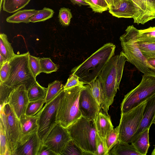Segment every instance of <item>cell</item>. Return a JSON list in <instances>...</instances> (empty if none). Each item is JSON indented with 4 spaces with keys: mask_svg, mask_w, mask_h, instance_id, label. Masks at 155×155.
Instances as JSON below:
<instances>
[{
    "mask_svg": "<svg viewBox=\"0 0 155 155\" xmlns=\"http://www.w3.org/2000/svg\"><path fill=\"white\" fill-rule=\"evenodd\" d=\"M29 52L15 54L9 60L10 69L9 76L4 82H0V105L7 103L12 91L18 86L23 85L27 90L36 81L30 68Z\"/></svg>",
    "mask_w": 155,
    "mask_h": 155,
    "instance_id": "cell-1",
    "label": "cell"
},
{
    "mask_svg": "<svg viewBox=\"0 0 155 155\" xmlns=\"http://www.w3.org/2000/svg\"><path fill=\"white\" fill-rule=\"evenodd\" d=\"M126 58L122 51L112 57L100 74L99 78L104 94L102 108L108 114L109 107L113 102L117 90L119 89Z\"/></svg>",
    "mask_w": 155,
    "mask_h": 155,
    "instance_id": "cell-2",
    "label": "cell"
},
{
    "mask_svg": "<svg viewBox=\"0 0 155 155\" xmlns=\"http://www.w3.org/2000/svg\"><path fill=\"white\" fill-rule=\"evenodd\" d=\"M116 46L111 43L104 45L82 63L73 68L71 72L86 84L97 78L110 59L114 54Z\"/></svg>",
    "mask_w": 155,
    "mask_h": 155,
    "instance_id": "cell-3",
    "label": "cell"
},
{
    "mask_svg": "<svg viewBox=\"0 0 155 155\" xmlns=\"http://www.w3.org/2000/svg\"><path fill=\"white\" fill-rule=\"evenodd\" d=\"M138 30L133 25L128 26L120 40L127 61L144 74L155 76V68L151 66L139 49L137 44Z\"/></svg>",
    "mask_w": 155,
    "mask_h": 155,
    "instance_id": "cell-4",
    "label": "cell"
},
{
    "mask_svg": "<svg viewBox=\"0 0 155 155\" xmlns=\"http://www.w3.org/2000/svg\"><path fill=\"white\" fill-rule=\"evenodd\" d=\"M71 139L87 155H95L97 132L93 122L81 116L67 128Z\"/></svg>",
    "mask_w": 155,
    "mask_h": 155,
    "instance_id": "cell-5",
    "label": "cell"
},
{
    "mask_svg": "<svg viewBox=\"0 0 155 155\" xmlns=\"http://www.w3.org/2000/svg\"><path fill=\"white\" fill-rule=\"evenodd\" d=\"M84 85L64 89V94L59 105L57 121L65 128L68 127L82 116L79 100Z\"/></svg>",
    "mask_w": 155,
    "mask_h": 155,
    "instance_id": "cell-6",
    "label": "cell"
},
{
    "mask_svg": "<svg viewBox=\"0 0 155 155\" xmlns=\"http://www.w3.org/2000/svg\"><path fill=\"white\" fill-rule=\"evenodd\" d=\"M155 94V76L145 74L139 84L126 95L121 104V113L136 107Z\"/></svg>",
    "mask_w": 155,
    "mask_h": 155,
    "instance_id": "cell-7",
    "label": "cell"
},
{
    "mask_svg": "<svg viewBox=\"0 0 155 155\" xmlns=\"http://www.w3.org/2000/svg\"><path fill=\"white\" fill-rule=\"evenodd\" d=\"M146 102L127 112L121 113L117 126L119 143H131L142 120Z\"/></svg>",
    "mask_w": 155,
    "mask_h": 155,
    "instance_id": "cell-8",
    "label": "cell"
},
{
    "mask_svg": "<svg viewBox=\"0 0 155 155\" xmlns=\"http://www.w3.org/2000/svg\"><path fill=\"white\" fill-rule=\"evenodd\" d=\"M64 92L63 89L53 100L45 104L36 114L38 116L37 133L42 144L49 132L57 123L59 105Z\"/></svg>",
    "mask_w": 155,
    "mask_h": 155,
    "instance_id": "cell-9",
    "label": "cell"
},
{
    "mask_svg": "<svg viewBox=\"0 0 155 155\" xmlns=\"http://www.w3.org/2000/svg\"><path fill=\"white\" fill-rule=\"evenodd\" d=\"M0 119L5 130L10 155H12L18 143L22 137L20 121L8 103L0 106Z\"/></svg>",
    "mask_w": 155,
    "mask_h": 155,
    "instance_id": "cell-10",
    "label": "cell"
},
{
    "mask_svg": "<svg viewBox=\"0 0 155 155\" xmlns=\"http://www.w3.org/2000/svg\"><path fill=\"white\" fill-rule=\"evenodd\" d=\"M71 139L67 128L57 122L43 144L49 147L57 155H61L65 145Z\"/></svg>",
    "mask_w": 155,
    "mask_h": 155,
    "instance_id": "cell-11",
    "label": "cell"
},
{
    "mask_svg": "<svg viewBox=\"0 0 155 155\" xmlns=\"http://www.w3.org/2000/svg\"><path fill=\"white\" fill-rule=\"evenodd\" d=\"M79 102L81 116L94 122L101 109L93 97L89 84L84 85L81 91Z\"/></svg>",
    "mask_w": 155,
    "mask_h": 155,
    "instance_id": "cell-12",
    "label": "cell"
},
{
    "mask_svg": "<svg viewBox=\"0 0 155 155\" xmlns=\"http://www.w3.org/2000/svg\"><path fill=\"white\" fill-rule=\"evenodd\" d=\"M27 90L25 86L21 85L13 90L9 95L7 101L20 119L25 114L29 102Z\"/></svg>",
    "mask_w": 155,
    "mask_h": 155,
    "instance_id": "cell-13",
    "label": "cell"
},
{
    "mask_svg": "<svg viewBox=\"0 0 155 155\" xmlns=\"http://www.w3.org/2000/svg\"><path fill=\"white\" fill-rule=\"evenodd\" d=\"M41 144L37 132L22 136L12 155H37Z\"/></svg>",
    "mask_w": 155,
    "mask_h": 155,
    "instance_id": "cell-14",
    "label": "cell"
},
{
    "mask_svg": "<svg viewBox=\"0 0 155 155\" xmlns=\"http://www.w3.org/2000/svg\"><path fill=\"white\" fill-rule=\"evenodd\" d=\"M135 8L134 23L143 25L155 19V0H131Z\"/></svg>",
    "mask_w": 155,
    "mask_h": 155,
    "instance_id": "cell-15",
    "label": "cell"
},
{
    "mask_svg": "<svg viewBox=\"0 0 155 155\" xmlns=\"http://www.w3.org/2000/svg\"><path fill=\"white\" fill-rule=\"evenodd\" d=\"M155 117V94L146 100L142 120L131 142L134 140L144 130L150 129Z\"/></svg>",
    "mask_w": 155,
    "mask_h": 155,
    "instance_id": "cell-16",
    "label": "cell"
},
{
    "mask_svg": "<svg viewBox=\"0 0 155 155\" xmlns=\"http://www.w3.org/2000/svg\"><path fill=\"white\" fill-rule=\"evenodd\" d=\"M108 10L112 15L117 18H134L136 14L135 6L131 0H119Z\"/></svg>",
    "mask_w": 155,
    "mask_h": 155,
    "instance_id": "cell-17",
    "label": "cell"
},
{
    "mask_svg": "<svg viewBox=\"0 0 155 155\" xmlns=\"http://www.w3.org/2000/svg\"><path fill=\"white\" fill-rule=\"evenodd\" d=\"M93 123L97 134L106 142L107 136L114 129L110 116L100 111L97 114Z\"/></svg>",
    "mask_w": 155,
    "mask_h": 155,
    "instance_id": "cell-18",
    "label": "cell"
},
{
    "mask_svg": "<svg viewBox=\"0 0 155 155\" xmlns=\"http://www.w3.org/2000/svg\"><path fill=\"white\" fill-rule=\"evenodd\" d=\"M37 114L34 116H28L24 114L20 118L22 136L37 132L38 125Z\"/></svg>",
    "mask_w": 155,
    "mask_h": 155,
    "instance_id": "cell-19",
    "label": "cell"
},
{
    "mask_svg": "<svg viewBox=\"0 0 155 155\" xmlns=\"http://www.w3.org/2000/svg\"><path fill=\"white\" fill-rule=\"evenodd\" d=\"M149 128L142 132L136 139L131 142L137 150L141 155H146L150 146L149 132Z\"/></svg>",
    "mask_w": 155,
    "mask_h": 155,
    "instance_id": "cell-20",
    "label": "cell"
},
{
    "mask_svg": "<svg viewBox=\"0 0 155 155\" xmlns=\"http://www.w3.org/2000/svg\"><path fill=\"white\" fill-rule=\"evenodd\" d=\"M34 9L20 10L13 15L8 17L6 21L10 23H18L24 22L28 23L30 22L29 19L38 12Z\"/></svg>",
    "mask_w": 155,
    "mask_h": 155,
    "instance_id": "cell-21",
    "label": "cell"
},
{
    "mask_svg": "<svg viewBox=\"0 0 155 155\" xmlns=\"http://www.w3.org/2000/svg\"><path fill=\"white\" fill-rule=\"evenodd\" d=\"M108 155H141L132 144L118 143L108 153Z\"/></svg>",
    "mask_w": 155,
    "mask_h": 155,
    "instance_id": "cell-22",
    "label": "cell"
},
{
    "mask_svg": "<svg viewBox=\"0 0 155 155\" xmlns=\"http://www.w3.org/2000/svg\"><path fill=\"white\" fill-rule=\"evenodd\" d=\"M47 88L40 85L36 81L27 90L29 101L45 99Z\"/></svg>",
    "mask_w": 155,
    "mask_h": 155,
    "instance_id": "cell-23",
    "label": "cell"
},
{
    "mask_svg": "<svg viewBox=\"0 0 155 155\" xmlns=\"http://www.w3.org/2000/svg\"><path fill=\"white\" fill-rule=\"evenodd\" d=\"M0 54L8 60L13 58L16 54L11 44L8 41L7 35L3 33L0 34Z\"/></svg>",
    "mask_w": 155,
    "mask_h": 155,
    "instance_id": "cell-24",
    "label": "cell"
},
{
    "mask_svg": "<svg viewBox=\"0 0 155 155\" xmlns=\"http://www.w3.org/2000/svg\"><path fill=\"white\" fill-rule=\"evenodd\" d=\"M92 95L101 109L104 101V94L101 83L98 77L88 84Z\"/></svg>",
    "mask_w": 155,
    "mask_h": 155,
    "instance_id": "cell-25",
    "label": "cell"
},
{
    "mask_svg": "<svg viewBox=\"0 0 155 155\" xmlns=\"http://www.w3.org/2000/svg\"><path fill=\"white\" fill-rule=\"evenodd\" d=\"M31 0H3L2 7L3 11L13 13L27 5Z\"/></svg>",
    "mask_w": 155,
    "mask_h": 155,
    "instance_id": "cell-26",
    "label": "cell"
},
{
    "mask_svg": "<svg viewBox=\"0 0 155 155\" xmlns=\"http://www.w3.org/2000/svg\"><path fill=\"white\" fill-rule=\"evenodd\" d=\"M138 41L145 43H155V26L138 30Z\"/></svg>",
    "mask_w": 155,
    "mask_h": 155,
    "instance_id": "cell-27",
    "label": "cell"
},
{
    "mask_svg": "<svg viewBox=\"0 0 155 155\" xmlns=\"http://www.w3.org/2000/svg\"><path fill=\"white\" fill-rule=\"evenodd\" d=\"M45 104L50 102L55 98L64 89V86L61 81H55L48 85Z\"/></svg>",
    "mask_w": 155,
    "mask_h": 155,
    "instance_id": "cell-28",
    "label": "cell"
},
{
    "mask_svg": "<svg viewBox=\"0 0 155 155\" xmlns=\"http://www.w3.org/2000/svg\"><path fill=\"white\" fill-rule=\"evenodd\" d=\"M54 13L52 9L45 7L42 9L38 10L36 14L31 16L29 21L33 23L44 21L51 18Z\"/></svg>",
    "mask_w": 155,
    "mask_h": 155,
    "instance_id": "cell-29",
    "label": "cell"
},
{
    "mask_svg": "<svg viewBox=\"0 0 155 155\" xmlns=\"http://www.w3.org/2000/svg\"><path fill=\"white\" fill-rule=\"evenodd\" d=\"M61 155H87L72 139L67 143Z\"/></svg>",
    "mask_w": 155,
    "mask_h": 155,
    "instance_id": "cell-30",
    "label": "cell"
},
{
    "mask_svg": "<svg viewBox=\"0 0 155 155\" xmlns=\"http://www.w3.org/2000/svg\"><path fill=\"white\" fill-rule=\"evenodd\" d=\"M87 3L94 12L102 13L108 9L105 0H83Z\"/></svg>",
    "mask_w": 155,
    "mask_h": 155,
    "instance_id": "cell-31",
    "label": "cell"
},
{
    "mask_svg": "<svg viewBox=\"0 0 155 155\" xmlns=\"http://www.w3.org/2000/svg\"><path fill=\"white\" fill-rule=\"evenodd\" d=\"M44 103H45V99L29 101L26 110L25 114L31 116L35 115L42 108Z\"/></svg>",
    "mask_w": 155,
    "mask_h": 155,
    "instance_id": "cell-32",
    "label": "cell"
},
{
    "mask_svg": "<svg viewBox=\"0 0 155 155\" xmlns=\"http://www.w3.org/2000/svg\"><path fill=\"white\" fill-rule=\"evenodd\" d=\"M0 155H10L5 130L3 122L0 119Z\"/></svg>",
    "mask_w": 155,
    "mask_h": 155,
    "instance_id": "cell-33",
    "label": "cell"
},
{
    "mask_svg": "<svg viewBox=\"0 0 155 155\" xmlns=\"http://www.w3.org/2000/svg\"><path fill=\"white\" fill-rule=\"evenodd\" d=\"M137 45L143 55L147 59L155 58V43H145L138 41Z\"/></svg>",
    "mask_w": 155,
    "mask_h": 155,
    "instance_id": "cell-34",
    "label": "cell"
},
{
    "mask_svg": "<svg viewBox=\"0 0 155 155\" xmlns=\"http://www.w3.org/2000/svg\"><path fill=\"white\" fill-rule=\"evenodd\" d=\"M40 63L41 72L51 73L57 71L58 68L49 58H40Z\"/></svg>",
    "mask_w": 155,
    "mask_h": 155,
    "instance_id": "cell-35",
    "label": "cell"
},
{
    "mask_svg": "<svg viewBox=\"0 0 155 155\" xmlns=\"http://www.w3.org/2000/svg\"><path fill=\"white\" fill-rule=\"evenodd\" d=\"M119 142V134L117 126L111 131L106 138V143L108 153Z\"/></svg>",
    "mask_w": 155,
    "mask_h": 155,
    "instance_id": "cell-36",
    "label": "cell"
},
{
    "mask_svg": "<svg viewBox=\"0 0 155 155\" xmlns=\"http://www.w3.org/2000/svg\"><path fill=\"white\" fill-rule=\"evenodd\" d=\"M72 17V13L70 9L65 7L60 8L59 11L58 18L60 23L63 26H69Z\"/></svg>",
    "mask_w": 155,
    "mask_h": 155,
    "instance_id": "cell-37",
    "label": "cell"
},
{
    "mask_svg": "<svg viewBox=\"0 0 155 155\" xmlns=\"http://www.w3.org/2000/svg\"><path fill=\"white\" fill-rule=\"evenodd\" d=\"M40 58L29 55V63L30 69L35 77L41 72L39 61Z\"/></svg>",
    "mask_w": 155,
    "mask_h": 155,
    "instance_id": "cell-38",
    "label": "cell"
},
{
    "mask_svg": "<svg viewBox=\"0 0 155 155\" xmlns=\"http://www.w3.org/2000/svg\"><path fill=\"white\" fill-rule=\"evenodd\" d=\"M97 150L95 155H108L105 142L103 141L97 133Z\"/></svg>",
    "mask_w": 155,
    "mask_h": 155,
    "instance_id": "cell-39",
    "label": "cell"
},
{
    "mask_svg": "<svg viewBox=\"0 0 155 155\" xmlns=\"http://www.w3.org/2000/svg\"><path fill=\"white\" fill-rule=\"evenodd\" d=\"M84 84H86L80 80L78 76L72 74L68 79L65 85L64 86V89H66L74 86Z\"/></svg>",
    "mask_w": 155,
    "mask_h": 155,
    "instance_id": "cell-40",
    "label": "cell"
},
{
    "mask_svg": "<svg viewBox=\"0 0 155 155\" xmlns=\"http://www.w3.org/2000/svg\"><path fill=\"white\" fill-rule=\"evenodd\" d=\"M10 69L9 60H7L0 66V82H4L7 80L9 75Z\"/></svg>",
    "mask_w": 155,
    "mask_h": 155,
    "instance_id": "cell-41",
    "label": "cell"
},
{
    "mask_svg": "<svg viewBox=\"0 0 155 155\" xmlns=\"http://www.w3.org/2000/svg\"><path fill=\"white\" fill-rule=\"evenodd\" d=\"M37 155H57L49 147L44 144H41Z\"/></svg>",
    "mask_w": 155,
    "mask_h": 155,
    "instance_id": "cell-42",
    "label": "cell"
},
{
    "mask_svg": "<svg viewBox=\"0 0 155 155\" xmlns=\"http://www.w3.org/2000/svg\"><path fill=\"white\" fill-rule=\"evenodd\" d=\"M74 5L79 6L81 5H89L88 4L83 0H70Z\"/></svg>",
    "mask_w": 155,
    "mask_h": 155,
    "instance_id": "cell-43",
    "label": "cell"
},
{
    "mask_svg": "<svg viewBox=\"0 0 155 155\" xmlns=\"http://www.w3.org/2000/svg\"><path fill=\"white\" fill-rule=\"evenodd\" d=\"M107 3L109 8L115 5L119 0H105Z\"/></svg>",
    "mask_w": 155,
    "mask_h": 155,
    "instance_id": "cell-44",
    "label": "cell"
},
{
    "mask_svg": "<svg viewBox=\"0 0 155 155\" xmlns=\"http://www.w3.org/2000/svg\"><path fill=\"white\" fill-rule=\"evenodd\" d=\"M147 60L151 66L155 68V58H150L147 59Z\"/></svg>",
    "mask_w": 155,
    "mask_h": 155,
    "instance_id": "cell-45",
    "label": "cell"
},
{
    "mask_svg": "<svg viewBox=\"0 0 155 155\" xmlns=\"http://www.w3.org/2000/svg\"><path fill=\"white\" fill-rule=\"evenodd\" d=\"M7 60L0 54V66Z\"/></svg>",
    "mask_w": 155,
    "mask_h": 155,
    "instance_id": "cell-46",
    "label": "cell"
},
{
    "mask_svg": "<svg viewBox=\"0 0 155 155\" xmlns=\"http://www.w3.org/2000/svg\"><path fill=\"white\" fill-rule=\"evenodd\" d=\"M0 11H1V10H2V1H3V0H0Z\"/></svg>",
    "mask_w": 155,
    "mask_h": 155,
    "instance_id": "cell-47",
    "label": "cell"
},
{
    "mask_svg": "<svg viewBox=\"0 0 155 155\" xmlns=\"http://www.w3.org/2000/svg\"><path fill=\"white\" fill-rule=\"evenodd\" d=\"M152 155H155V146L153 151H152Z\"/></svg>",
    "mask_w": 155,
    "mask_h": 155,
    "instance_id": "cell-48",
    "label": "cell"
},
{
    "mask_svg": "<svg viewBox=\"0 0 155 155\" xmlns=\"http://www.w3.org/2000/svg\"><path fill=\"white\" fill-rule=\"evenodd\" d=\"M152 124H155V117L153 121Z\"/></svg>",
    "mask_w": 155,
    "mask_h": 155,
    "instance_id": "cell-49",
    "label": "cell"
}]
</instances>
